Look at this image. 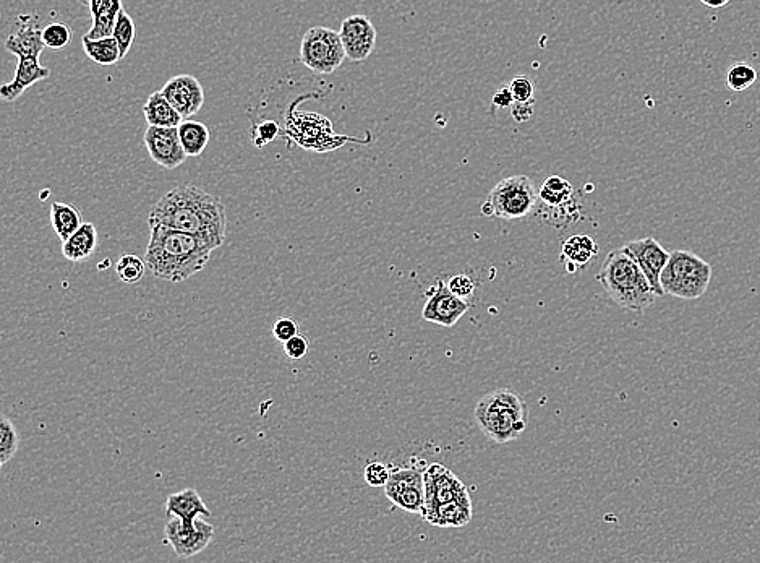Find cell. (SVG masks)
I'll return each instance as SVG.
<instances>
[{
	"mask_svg": "<svg viewBox=\"0 0 760 563\" xmlns=\"http://www.w3.org/2000/svg\"><path fill=\"white\" fill-rule=\"evenodd\" d=\"M148 223L150 228L166 226L201 237L216 249L226 241V208L218 197L193 184L174 187L159 198L151 208Z\"/></svg>",
	"mask_w": 760,
	"mask_h": 563,
	"instance_id": "1",
	"label": "cell"
},
{
	"mask_svg": "<svg viewBox=\"0 0 760 563\" xmlns=\"http://www.w3.org/2000/svg\"><path fill=\"white\" fill-rule=\"evenodd\" d=\"M214 250L216 247L201 237L166 226H151L145 260L154 278L182 283L208 265Z\"/></svg>",
	"mask_w": 760,
	"mask_h": 563,
	"instance_id": "2",
	"label": "cell"
},
{
	"mask_svg": "<svg viewBox=\"0 0 760 563\" xmlns=\"http://www.w3.org/2000/svg\"><path fill=\"white\" fill-rule=\"evenodd\" d=\"M597 280L611 301L636 314L649 309L657 297L644 271L626 247L613 250L607 255Z\"/></svg>",
	"mask_w": 760,
	"mask_h": 563,
	"instance_id": "3",
	"label": "cell"
},
{
	"mask_svg": "<svg viewBox=\"0 0 760 563\" xmlns=\"http://www.w3.org/2000/svg\"><path fill=\"white\" fill-rule=\"evenodd\" d=\"M526 401L508 388H500L483 396L475 406V419L480 430L496 443H508L524 434L527 427Z\"/></svg>",
	"mask_w": 760,
	"mask_h": 563,
	"instance_id": "4",
	"label": "cell"
},
{
	"mask_svg": "<svg viewBox=\"0 0 760 563\" xmlns=\"http://www.w3.org/2000/svg\"><path fill=\"white\" fill-rule=\"evenodd\" d=\"M660 281L665 294L684 301H696L709 289L712 265L689 250H673Z\"/></svg>",
	"mask_w": 760,
	"mask_h": 563,
	"instance_id": "5",
	"label": "cell"
},
{
	"mask_svg": "<svg viewBox=\"0 0 760 563\" xmlns=\"http://www.w3.org/2000/svg\"><path fill=\"white\" fill-rule=\"evenodd\" d=\"M538 200L540 197L529 177L522 174L504 177L483 202L482 215L501 220H521L534 213Z\"/></svg>",
	"mask_w": 760,
	"mask_h": 563,
	"instance_id": "6",
	"label": "cell"
},
{
	"mask_svg": "<svg viewBox=\"0 0 760 563\" xmlns=\"http://www.w3.org/2000/svg\"><path fill=\"white\" fill-rule=\"evenodd\" d=\"M339 31L315 26L305 33L300 44V62L315 74H333L346 59Z\"/></svg>",
	"mask_w": 760,
	"mask_h": 563,
	"instance_id": "7",
	"label": "cell"
},
{
	"mask_svg": "<svg viewBox=\"0 0 760 563\" xmlns=\"http://www.w3.org/2000/svg\"><path fill=\"white\" fill-rule=\"evenodd\" d=\"M385 494L396 507L404 512L423 515L427 507V490H425V471L419 468L391 469Z\"/></svg>",
	"mask_w": 760,
	"mask_h": 563,
	"instance_id": "8",
	"label": "cell"
},
{
	"mask_svg": "<svg viewBox=\"0 0 760 563\" xmlns=\"http://www.w3.org/2000/svg\"><path fill=\"white\" fill-rule=\"evenodd\" d=\"M164 536H166L167 544H171L172 549L176 552L177 557L190 559L193 555L200 554V552L205 551L206 547L210 546L214 538V528L210 523L201 520V516H198L197 520L192 521V523H185L177 516H171L166 523V528H164Z\"/></svg>",
	"mask_w": 760,
	"mask_h": 563,
	"instance_id": "9",
	"label": "cell"
},
{
	"mask_svg": "<svg viewBox=\"0 0 760 563\" xmlns=\"http://www.w3.org/2000/svg\"><path fill=\"white\" fill-rule=\"evenodd\" d=\"M467 310H469V304L466 299L456 296L445 280H438L428 291L422 317L427 322L451 328L467 314Z\"/></svg>",
	"mask_w": 760,
	"mask_h": 563,
	"instance_id": "10",
	"label": "cell"
},
{
	"mask_svg": "<svg viewBox=\"0 0 760 563\" xmlns=\"http://www.w3.org/2000/svg\"><path fill=\"white\" fill-rule=\"evenodd\" d=\"M146 150L150 153L151 160L164 169H176L187 161L182 142H180L179 129L177 127H154L150 125L146 129Z\"/></svg>",
	"mask_w": 760,
	"mask_h": 563,
	"instance_id": "11",
	"label": "cell"
},
{
	"mask_svg": "<svg viewBox=\"0 0 760 563\" xmlns=\"http://www.w3.org/2000/svg\"><path fill=\"white\" fill-rule=\"evenodd\" d=\"M425 490H427V507L438 503L453 502V500H470V492L466 484L457 478L456 474L440 463H432L425 469Z\"/></svg>",
	"mask_w": 760,
	"mask_h": 563,
	"instance_id": "12",
	"label": "cell"
},
{
	"mask_svg": "<svg viewBox=\"0 0 760 563\" xmlns=\"http://www.w3.org/2000/svg\"><path fill=\"white\" fill-rule=\"evenodd\" d=\"M624 247L634 257V260L639 263V267L644 271L657 297L665 296L662 281L660 280H662L663 270L667 267L670 252L663 249L662 244L657 239H654V237H645V239H639V241H632L624 245Z\"/></svg>",
	"mask_w": 760,
	"mask_h": 563,
	"instance_id": "13",
	"label": "cell"
},
{
	"mask_svg": "<svg viewBox=\"0 0 760 563\" xmlns=\"http://www.w3.org/2000/svg\"><path fill=\"white\" fill-rule=\"evenodd\" d=\"M342 44L351 61L362 62L372 56L376 46V28L370 18L365 15H351L342 22Z\"/></svg>",
	"mask_w": 760,
	"mask_h": 563,
	"instance_id": "14",
	"label": "cell"
},
{
	"mask_svg": "<svg viewBox=\"0 0 760 563\" xmlns=\"http://www.w3.org/2000/svg\"><path fill=\"white\" fill-rule=\"evenodd\" d=\"M163 95L184 119L197 116L205 104V90L193 75H177L167 80Z\"/></svg>",
	"mask_w": 760,
	"mask_h": 563,
	"instance_id": "15",
	"label": "cell"
},
{
	"mask_svg": "<svg viewBox=\"0 0 760 563\" xmlns=\"http://www.w3.org/2000/svg\"><path fill=\"white\" fill-rule=\"evenodd\" d=\"M43 31L38 18L20 17L17 28L5 41V49L17 57H39L47 48Z\"/></svg>",
	"mask_w": 760,
	"mask_h": 563,
	"instance_id": "16",
	"label": "cell"
},
{
	"mask_svg": "<svg viewBox=\"0 0 760 563\" xmlns=\"http://www.w3.org/2000/svg\"><path fill=\"white\" fill-rule=\"evenodd\" d=\"M51 70L41 65L39 57H18L17 72L12 82L5 83L0 88V96L4 101H15L25 93L30 86L43 82L51 77Z\"/></svg>",
	"mask_w": 760,
	"mask_h": 563,
	"instance_id": "17",
	"label": "cell"
},
{
	"mask_svg": "<svg viewBox=\"0 0 760 563\" xmlns=\"http://www.w3.org/2000/svg\"><path fill=\"white\" fill-rule=\"evenodd\" d=\"M472 502L453 500V502L438 503L433 507L425 508L423 520L430 525L440 528H462L469 525L472 520Z\"/></svg>",
	"mask_w": 760,
	"mask_h": 563,
	"instance_id": "18",
	"label": "cell"
},
{
	"mask_svg": "<svg viewBox=\"0 0 760 563\" xmlns=\"http://www.w3.org/2000/svg\"><path fill=\"white\" fill-rule=\"evenodd\" d=\"M90 10L93 26L88 38L99 39L112 36L117 17L122 10V0H78Z\"/></svg>",
	"mask_w": 760,
	"mask_h": 563,
	"instance_id": "19",
	"label": "cell"
},
{
	"mask_svg": "<svg viewBox=\"0 0 760 563\" xmlns=\"http://www.w3.org/2000/svg\"><path fill=\"white\" fill-rule=\"evenodd\" d=\"M166 512L169 516H177L180 520H184L185 523H192L197 520L198 516H210V508L206 507L205 500L201 499V495L197 490L185 489L177 494H172L167 497Z\"/></svg>",
	"mask_w": 760,
	"mask_h": 563,
	"instance_id": "20",
	"label": "cell"
},
{
	"mask_svg": "<svg viewBox=\"0 0 760 563\" xmlns=\"http://www.w3.org/2000/svg\"><path fill=\"white\" fill-rule=\"evenodd\" d=\"M98 229L93 223H83L67 241L62 242V255L70 262H83L98 249Z\"/></svg>",
	"mask_w": 760,
	"mask_h": 563,
	"instance_id": "21",
	"label": "cell"
},
{
	"mask_svg": "<svg viewBox=\"0 0 760 563\" xmlns=\"http://www.w3.org/2000/svg\"><path fill=\"white\" fill-rule=\"evenodd\" d=\"M598 252L597 242L590 236L577 234L564 241L561 258L568 263L569 271L584 270Z\"/></svg>",
	"mask_w": 760,
	"mask_h": 563,
	"instance_id": "22",
	"label": "cell"
},
{
	"mask_svg": "<svg viewBox=\"0 0 760 563\" xmlns=\"http://www.w3.org/2000/svg\"><path fill=\"white\" fill-rule=\"evenodd\" d=\"M143 114L148 125L154 127H179L180 122L184 121V117L167 101L163 91H154L148 96V101L143 106Z\"/></svg>",
	"mask_w": 760,
	"mask_h": 563,
	"instance_id": "23",
	"label": "cell"
},
{
	"mask_svg": "<svg viewBox=\"0 0 760 563\" xmlns=\"http://www.w3.org/2000/svg\"><path fill=\"white\" fill-rule=\"evenodd\" d=\"M83 224L82 211L70 203L52 202L51 226L60 241L64 242Z\"/></svg>",
	"mask_w": 760,
	"mask_h": 563,
	"instance_id": "24",
	"label": "cell"
},
{
	"mask_svg": "<svg viewBox=\"0 0 760 563\" xmlns=\"http://www.w3.org/2000/svg\"><path fill=\"white\" fill-rule=\"evenodd\" d=\"M177 129H179L180 142H182V147H184L188 158L200 156L208 148L210 129L203 122L184 119Z\"/></svg>",
	"mask_w": 760,
	"mask_h": 563,
	"instance_id": "25",
	"label": "cell"
},
{
	"mask_svg": "<svg viewBox=\"0 0 760 563\" xmlns=\"http://www.w3.org/2000/svg\"><path fill=\"white\" fill-rule=\"evenodd\" d=\"M538 197L548 208H561L574 202V187L560 176L548 177L538 190Z\"/></svg>",
	"mask_w": 760,
	"mask_h": 563,
	"instance_id": "26",
	"label": "cell"
},
{
	"mask_svg": "<svg viewBox=\"0 0 760 563\" xmlns=\"http://www.w3.org/2000/svg\"><path fill=\"white\" fill-rule=\"evenodd\" d=\"M83 49L86 56L99 65H116L117 62L122 61L119 44L114 36L99 39L83 36Z\"/></svg>",
	"mask_w": 760,
	"mask_h": 563,
	"instance_id": "27",
	"label": "cell"
},
{
	"mask_svg": "<svg viewBox=\"0 0 760 563\" xmlns=\"http://www.w3.org/2000/svg\"><path fill=\"white\" fill-rule=\"evenodd\" d=\"M757 82V70L746 62H736L726 72V85L731 91H746Z\"/></svg>",
	"mask_w": 760,
	"mask_h": 563,
	"instance_id": "28",
	"label": "cell"
},
{
	"mask_svg": "<svg viewBox=\"0 0 760 563\" xmlns=\"http://www.w3.org/2000/svg\"><path fill=\"white\" fill-rule=\"evenodd\" d=\"M146 268H148L146 260L138 255L127 254L117 262L116 273L122 283L137 284L143 280Z\"/></svg>",
	"mask_w": 760,
	"mask_h": 563,
	"instance_id": "29",
	"label": "cell"
},
{
	"mask_svg": "<svg viewBox=\"0 0 760 563\" xmlns=\"http://www.w3.org/2000/svg\"><path fill=\"white\" fill-rule=\"evenodd\" d=\"M20 447V437H18L17 427L9 417H2L0 421V465H5L17 455Z\"/></svg>",
	"mask_w": 760,
	"mask_h": 563,
	"instance_id": "30",
	"label": "cell"
},
{
	"mask_svg": "<svg viewBox=\"0 0 760 563\" xmlns=\"http://www.w3.org/2000/svg\"><path fill=\"white\" fill-rule=\"evenodd\" d=\"M135 35H137V30H135V23H133L132 17L124 9L120 10L112 36L116 38L117 44H119L122 59L127 57L130 49H132Z\"/></svg>",
	"mask_w": 760,
	"mask_h": 563,
	"instance_id": "31",
	"label": "cell"
},
{
	"mask_svg": "<svg viewBox=\"0 0 760 563\" xmlns=\"http://www.w3.org/2000/svg\"><path fill=\"white\" fill-rule=\"evenodd\" d=\"M72 28L67 23H51L44 26L43 38L49 49H64L72 41Z\"/></svg>",
	"mask_w": 760,
	"mask_h": 563,
	"instance_id": "32",
	"label": "cell"
},
{
	"mask_svg": "<svg viewBox=\"0 0 760 563\" xmlns=\"http://www.w3.org/2000/svg\"><path fill=\"white\" fill-rule=\"evenodd\" d=\"M509 88L513 91L514 99L519 103H535V83L527 75H517L511 82Z\"/></svg>",
	"mask_w": 760,
	"mask_h": 563,
	"instance_id": "33",
	"label": "cell"
},
{
	"mask_svg": "<svg viewBox=\"0 0 760 563\" xmlns=\"http://www.w3.org/2000/svg\"><path fill=\"white\" fill-rule=\"evenodd\" d=\"M389 476H391V469L380 461H372L363 469V479L370 487H385Z\"/></svg>",
	"mask_w": 760,
	"mask_h": 563,
	"instance_id": "34",
	"label": "cell"
},
{
	"mask_svg": "<svg viewBox=\"0 0 760 563\" xmlns=\"http://www.w3.org/2000/svg\"><path fill=\"white\" fill-rule=\"evenodd\" d=\"M279 135V125L274 121H263L253 125V145L257 148H265Z\"/></svg>",
	"mask_w": 760,
	"mask_h": 563,
	"instance_id": "35",
	"label": "cell"
},
{
	"mask_svg": "<svg viewBox=\"0 0 760 563\" xmlns=\"http://www.w3.org/2000/svg\"><path fill=\"white\" fill-rule=\"evenodd\" d=\"M299 322L292 319V317H281L276 320L273 325V336L279 343H286V341L294 338L295 335H299Z\"/></svg>",
	"mask_w": 760,
	"mask_h": 563,
	"instance_id": "36",
	"label": "cell"
},
{
	"mask_svg": "<svg viewBox=\"0 0 760 563\" xmlns=\"http://www.w3.org/2000/svg\"><path fill=\"white\" fill-rule=\"evenodd\" d=\"M308 349H310V343H308L307 338L300 335V333L284 343V354H286L289 359H292V361H300V359H304L308 354Z\"/></svg>",
	"mask_w": 760,
	"mask_h": 563,
	"instance_id": "37",
	"label": "cell"
},
{
	"mask_svg": "<svg viewBox=\"0 0 760 563\" xmlns=\"http://www.w3.org/2000/svg\"><path fill=\"white\" fill-rule=\"evenodd\" d=\"M448 286L456 296L462 297V299H469L474 296L475 283L470 276L456 275L448 281Z\"/></svg>",
	"mask_w": 760,
	"mask_h": 563,
	"instance_id": "38",
	"label": "cell"
},
{
	"mask_svg": "<svg viewBox=\"0 0 760 563\" xmlns=\"http://www.w3.org/2000/svg\"><path fill=\"white\" fill-rule=\"evenodd\" d=\"M516 103L514 99L513 91L508 86H503L500 90L496 91L493 95L492 104L496 109H511L513 104Z\"/></svg>",
	"mask_w": 760,
	"mask_h": 563,
	"instance_id": "39",
	"label": "cell"
},
{
	"mask_svg": "<svg viewBox=\"0 0 760 563\" xmlns=\"http://www.w3.org/2000/svg\"><path fill=\"white\" fill-rule=\"evenodd\" d=\"M511 116L519 124L529 121L534 116V103H519V101H516L513 104V108H511Z\"/></svg>",
	"mask_w": 760,
	"mask_h": 563,
	"instance_id": "40",
	"label": "cell"
},
{
	"mask_svg": "<svg viewBox=\"0 0 760 563\" xmlns=\"http://www.w3.org/2000/svg\"><path fill=\"white\" fill-rule=\"evenodd\" d=\"M702 4L707 5L710 9H722L725 5H728L730 0H701Z\"/></svg>",
	"mask_w": 760,
	"mask_h": 563,
	"instance_id": "41",
	"label": "cell"
}]
</instances>
